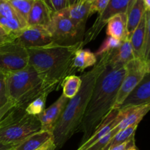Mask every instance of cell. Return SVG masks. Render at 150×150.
<instances>
[{"mask_svg":"<svg viewBox=\"0 0 150 150\" xmlns=\"http://www.w3.org/2000/svg\"><path fill=\"white\" fill-rule=\"evenodd\" d=\"M125 73V66L106 67L98 77L79 129V132L83 133L81 145L89 139L113 109Z\"/></svg>","mask_w":150,"mask_h":150,"instance_id":"cell-1","label":"cell"},{"mask_svg":"<svg viewBox=\"0 0 150 150\" xmlns=\"http://www.w3.org/2000/svg\"><path fill=\"white\" fill-rule=\"evenodd\" d=\"M106 67L107 57L103 54L92 70L80 76L82 81L80 90L74 98L69 100L52 132L57 150L61 149L75 133H79L97 79Z\"/></svg>","mask_w":150,"mask_h":150,"instance_id":"cell-2","label":"cell"},{"mask_svg":"<svg viewBox=\"0 0 150 150\" xmlns=\"http://www.w3.org/2000/svg\"><path fill=\"white\" fill-rule=\"evenodd\" d=\"M83 47V41H80L71 45L52 42L45 46L28 48L29 64L35 68L44 83L59 89L64 78L75 73L72 66L74 55Z\"/></svg>","mask_w":150,"mask_h":150,"instance_id":"cell-3","label":"cell"},{"mask_svg":"<svg viewBox=\"0 0 150 150\" xmlns=\"http://www.w3.org/2000/svg\"><path fill=\"white\" fill-rule=\"evenodd\" d=\"M40 128L38 116L29 115L24 108L14 106L0 121V143L15 146Z\"/></svg>","mask_w":150,"mask_h":150,"instance_id":"cell-4","label":"cell"},{"mask_svg":"<svg viewBox=\"0 0 150 150\" xmlns=\"http://www.w3.org/2000/svg\"><path fill=\"white\" fill-rule=\"evenodd\" d=\"M5 76L9 100L14 103V105L23 95L42 83L36 70L30 64L18 71L6 73Z\"/></svg>","mask_w":150,"mask_h":150,"instance_id":"cell-5","label":"cell"},{"mask_svg":"<svg viewBox=\"0 0 150 150\" xmlns=\"http://www.w3.org/2000/svg\"><path fill=\"white\" fill-rule=\"evenodd\" d=\"M47 29L51 33L53 43L71 45L83 41V38L69 18L67 7L52 15Z\"/></svg>","mask_w":150,"mask_h":150,"instance_id":"cell-6","label":"cell"},{"mask_svg":"<svg viewBox=\"0 0 150 150\" xmlns=\"http://www.w3.org/2000/svg\"><path fill=\"white\" fill-rule=\"evenodd\" d=\"M125 73L119 88L113 109H119L130 92L146 73H150V62L133 58L125 65Z\"/></svg>","mask_w":150,"mask_h":150,"instance_id":"cell-7","label":"cell"},{"mask_svg":"<svg viewBox=\"0 0 150 150\" xmlns=\"http://www.w3.org/2000/svg\"><path fill=\"white\" fill-rule=\"evenodd\" d=\"M29 64V54L26 48L16 40L0 45V72L13 73Z\"/></svg>","mask_w":150,"mask_h":150,"instance_id":"cell-8","label":"cell"},{"mask_svg":"<svg viewBox=\"0 0 150 150\" xmlns=\"http://www.w3.org/2000/svg\"><path fill=\"white\" fill-rule=\"evenodd\" d=\"M133 1L134 0H109L106 7L100 14H99L93 26L84 34L85 38L83 40V46L94 40L98 36L110 18L117 14L127 13Z\"/></svg>","mask_w":150,"mask_h":150,"instance_id":"cell-9","label":"cell"},{"mask_svg":"<svg viewBox=\"0 0 150 150\" xmlns=\"http://www.w3.org/2000/svg\"><path fill=\"white\" fill-rule=\"evenodd\" d=\"M134 58L150 62V10H146L130 39Z\"/></svg>","mask_w":150,"mask_h":150,"instance_id":"cell-10","label":"cell"},{"mask_svg":"<svg viewBox=\"0 0 150 150\" xmlns=\"http://www.w3.org/2000/svg\"><path fill=\"white\" fill-rule=\"evenodd\" d=\"M16 40L26 49L39 48L52 43V38L48 29L40 26H27L22 30Z\"/></svg>","mask_w":150,"mask_h":150,"instance_id":"cell-11","label":"cell"},{"mask_svg":"<svg viewBox=\"0 0 150 150\" xmlns=\"http://www.w3.org/2000/svg\"><path fill=\"white\" fill-rule=\"evenodd\" d=\"M68 101L69 99L62 94L52 105L45 108L44 111L38 116L40 122V130L52 133L56 123L62 114Z\"/></svg>","mask_w":150,"mask_h":150,"instance_id":"cell-12","label":"cell"},{"mask_svg":"<svg viewBox=\"0 0 150 150\" xmlns=\"http://www.w3.org/2000/svg\"><path fill=\"white\" fill-rule=\"evenodd\" d=\"M150 103V73H146L130 92L119 109Z\"/></svg>","mask_w":150,"mask_h":150,"instance_id":"cell-13","label":"cell"},{"mask_svg":"<svg viewBox=\"0 0 150 150\" xmlns=\"http://www.w3.org/2000/svg\"><path fill=\"white\" fill-rule=\"evenodd\" d=\"M103 54L106 56L108 67L111 68L123 67L134 58L133 48L128 39L123 40L119 48Z\"/></svg>","mask_w":150,"mask_h":150,"instance_id":"cell-14","label":"cell"},{"mask_svg":"<svg viewBox=\"0 0 150 150\" xmlns=\"http://www.w3.org/2000/svg\"><path fill=\"white\" fill-rule=\"evenodd\" d=\"M90 4L88 2H79L67 7L69 18L82 38L84 36L86 21L90 16Z\"/></svg>","mask_w":150,"mask_h":150,"instance_id":"cell-15","label":"cell"},{"mask_svg":"<svg viewBox=\"0 0 150 150\" xmlns=\"http://www.w3.org/2000/svg\"><path fill=\"white\" fill-rule=\"evenodd\" d=\"M53 13L42 0H35L29 12L28 26H40L47 28L51 22Z\"/></svg>","mask_w":150,"mask_h":150,"instance_id":"cell-16","label":"cell"},{"mask_svg":"<svg viewBox=\"0 0 150 150\" xmlns=\"http://www.w3.org/2000/svg\"><path fill=\"white\" fill-rule=\"evenodd\" d=\"M149 109L150 103L129 108L125 117L117 124V125L115 127L113 128L112 132L114 136L120 130H124V129L133 125L139 124L142 119L147 114Z\"/></svg>","mask_w":150,"mask_h":150,"instance_id":"cell-17","label":"cell"},{"mask_svg":"<svg viewBox=\"0 0 150 150\" xmlns=\"http://www.w3.org/2000/svg\"><path fill=\"white\" fill-rule=\"evenodd\" d=\"M106 24L107 36H110L121 41L127 39L126 13L116 15L108 20Z\"/></svg>","mask_w":150,"mask_h":150,"instance_id":"cell-18","label":"cell"},{"mask_svg":"<svg viewBox=\"0 0 150 150\" xmlns=\"http://www.w3.org/2000/svg\"><path fill=\"white\" fill-rule=\"evenodd\" d=\"M143 0H134L129 7L127 13V39H130L132 33L142 21L146 11Z\"/></svg>","mask_w":150,"mask_h":150,"instance_id":"cell-19","label":"cell"},{"mask_svg":"<svg viewBox=\"0 0 150 150\" xmlns=\"http://www.w3.org/2000/svg\"><path fill=\"white\" fill-rule=\"evenodd\" d=\"M51 138L52 133L40 130L22 140L13 147V150H36Z\"/></svg>","mask_w":150,"mask_h":150,"instance_id":"cell-20","label":"cell"},{"mask_svg":"<svg viewBox=\"0 0 150 150\" xmlns=\"http://www.w3.org/2000/svg\"><path fill=\"white\" fill-rule=\"evenodd\" d=\"M98 58L89 50L80 48L76 51L73 60V69L75 72H81L86 68L96 64Z\"/></svg>","mask_w":150,"mask_h":150,"instance_id":"cell-21","label":"cell"},{"mask_svg":"<svg viewBox=\"0 0 150 150\" xmlns=\"http://www.w3.org/2000/svg\"><path fill=\"white\" fill-rule=\"evenodd\" d=\"M81 83L82 81L80 76L74 74L67 76L64 78L61 84L63 91L62 95L67 99H72L80 90Z\"/></svg>","mask_w":150,"mask_h":150,"instance_id":"cell-22","label":"cell"},{"mask_svg":"<svg viewBox=\"0 0 150 150\" xmlns=\"http://www.w3.org/2000/svg\"><path fill=\"white\" fill-rule=\"evenodd\" d=\"M138 125L139 124L133 125L124 130L119 131L115 136H113L112 139L108 142V144L103 150H109L117 145L122 144L128 142L130 139L135 138V133H136Z\"/></svg>","mask_w":150,"mask_h":150,"instance_id":"cell-23","label":"cell"},{"mask_svg":"<svg viewBox=\"0 0 150 150\" xmlns=\"http://www.w3.org/2000/svg\"><path fill=\"white\" fill-rule=\"evenodd\" d=\"M0 25L3 29L15 40L18 37L21 32L28 26L27 23L16 18H7L0 16Z\"/></svg>","mask_w":150,"mask_h":150,"instance_id":"cell-24","label":"cell"},{"mask_svg":"<svg viewBox=\"0 0 150 150\" xmlns=\"http://www.w3.org/2000/svg\"><path fill=\"white\" fill-rule=\"evenodd\" d=\"M15 11L27 23L28 16L35 0H7Z\"/></svg>","mask_w":150,"mask_h":150,"instance_id":"cell-25","label":"cell"},{"mask_svg":"<svg viewBox=\"0 0 150 150\" xmlns=\"http://www.w3.org/2000/svg\"><path fill=\"white\" fill-rule=\"evenodd\" d=\"M49 94L44 93L32 100L29 105L25 108V111L29 115L38 116L44 111L45 108V103Z\"/></svg>","mask_w":150,"mask_h":150,"instance_id":"cell-26","label":"cell"},{"mask_svg":"<svg viewBox=\"0 0 150 150\" xmlns=\"http://www.w3.org/2000/svg\"><path fill=\"white\" fill-rule=\"evenodd\" d=\"M122 41L119 40L115 39L114 38H111L110 36H107V38L103 41V42L100 45L99 49L95 52V56L97 57H100L102 54H105V53L108 52V51H111L113 50L116 49V48H119L120 46V45L122 44Z\"/></svg>","mask_w":150,"mask_h":150,"instance_id":"cell-27","label":"cell"},{"mask_svg":"<svg viewBox=\"0 0 150 150\" xmlns=\"http://www.w3.org/2000/svg\"><path fill=\"white\" fill-rule=\"evenodd\" d=\"M0 16L7 18H16L27 23L17 14L7 0H0Z\"/></svg>","mask_w":150,"mask_h":150,"instance_id":"cell-28","label":"cell"},{"mask_svg":"<svg viewBox=\"0 0 150 150\" xmlns=\"http://www.w3.org/2000/svg\"><path fill=\"white\" fill-rule=\"evenodd\" d=\"M10 101L7 95L5 74L0 72V108Z\"/></svg>","mask_w":150,"mask_h":150,"instance_id":"cell-29","label":"cell"},{"mask_svg":"<svg viewBox=\"0 0 150 150\" xmlns=\"http://www.w3.org/2000/svg\"><path fill=\"white\" fill-rule=\"evenodd\" d=\"M42 1L48 6L53 14L68 7L67 0H42Z\"/></svg>","mask_w":150,"mask_h":150,"instance_id":"cell-30","label":"cell"},{"mask_svg":"<svg viewBox=\"0 0 150 150\" xmlns=\"http://www.w3.org/2000/svg\"><path fill=\"white\" fill-rule=\"evenodd\" d=\"M114 136V134L113 133L112 130H111L108 134H106L102 139H100L98 142H95V144H93L92 146H89L86 150H103Z\"/></svg>","mask_w":150,"mask_h":150,"instance_id":"cell-31","label":"cell"},{"mask_svg":"<svg viewBox=\"0 0 150 150\" xmlns=\"http://www.w3.org/2000/svg\"><path fill=\"white\" fill-rule=\"evenodd\" d=\"M108 1L109 0H95L93 2L91 3L90 10H89L90 16L95 13H98L99 14H100L105 10L107 4H108Z\"/></svg>","mask_w":150,"mask_h":150,"instance_id":"cell-32","label":"cell"},{"mask_svg":"<svg viewBox=\"0 0 150 150\" xmlns=\"http://www.w3.org/2000/svg\"><path fill=\"white\" fill-rule=\"evenodd\" d=\"M16 40L13 38L12 36H10L5 30L2 28V26L0 25V45H3L4 43H7V42H12V41H14Z\"/></svg>","mask_w":150,"mask_h":150,"instance_id":"cell-33","label":"cell"},{"mask_svg":"<svg viewBox=\"0 0 150 150\" xmlns=\"http://www.w3.org/2000/svg\"><path fill=\"white\" fill-rule=\"evenodd\" d=\"M14 103L12 101H9L7 104L0 108V121L4 118V116L14 107Z\"/></svg>","mask_w":150,"mask_h":150,"instance_id":"cell-34","label":"cell"},{"mask_svg":"<svg viewBox=\"0 0 150 150\" xmlns=\"http://www.w3.org/2000/svg\"><path fill=\"white\" fill-rule=\"evenodd\" d=\"M134 144H136V142H135V138H133V139H130L128 142H125V143L122 144L117 145V146L111 148L109 150H127L130 146H132Z\"/></svg>","mask_w":150,"mask_h":150,"instance_id":"cell-35","label":"cell"},{"mask_svg":"<svg viewBox=\"0 0 150 150\" xmlns=\"http://www.w3.org/2000/svg\"><path fill=\"white\" fill-rule=\"evenodd\" d=\"M36 150H57V149H56V145L54 144V138L50 139L44 144H42L40 147H39Z\"/></svg>","mask_w":150,"mask_h":150,"instance_id":"cell-36","label":"cell"},{"mask_svg":"<svg viewBox=\"0 0 150 150\" xmlns=\"http://www.w3.org/2000/svg\"><path fill=\"white\" fill-rule=\"evenodd\" d=\"M79 1H80V0H67L68 7L73 5V4H77V3L79 2Z\"/></svg>","mask_w":150,"mask_h":150,"instance_id":"cell-37","label":"cell"},{"mask_svg":"<svg viewBox=\"0 0 150 150\" xmlns=\"http://www.w3.org/2000/svg\"><path fill=\"white\" fill-rule=\"evenodd\" d=\"M146 10H150V0H143Z\"/></svg>","mask_w":150,"mask_h":150,"instance_id":"cell-38","label":"cell"},{"mask_svg":"<svg viewBox=\"0 0 150 150\" xmlns=\"http://www.w3.org/2000/svg\"><path fill=\"white\" fill-rule=\"evenodd\" d=\"M14 147V146H10V145H4L3 144L0 143V149H7V148H11Z\"/></svg>","mask_w":150,"mask_h":150,"instance_id":"cell-39","label":"cell"},{"mask_svg":"<svg viewBox=\"0 0 150 150\" xmlns=\"http://www.w3.org/2000/svg\"><path fill=\"white\" fill-rule=\"evenodd\" d=\"M127 150H139V149H138L137 147H136V144H133L132 146H130Z\"/></svg>","mask_w":150,"mask_h":150,"instance_id":"cell-40","label":"cell"},{"mask_svg":"<svg viewBox=\"0 0 150 150\" xmlns=\"http://www.w3.org/2000/svg\"><path fill=\"white\" fill-rule=\"evenodd\" d=\"M95 1V0H80L79 1V2H88V3H92L93 2V1Z\"/></svg>","mask_w":150,"mask_h":150,"instance_id":"cell-41","label":"cell"},{"mask_svg":"<svg viewBox=\"0 0 150 150\" xmlns=\"http://www.w3.org/2000/svg\"><path fill=\"white\" fill-rule=\"evenodd\" d=\"M0 150H13V147H11V148H7V149H1Z\"/></svg>","mask_w":150,"mask_h":150,"instance_id":"cell-42","label":"cell"}]
</instances>
